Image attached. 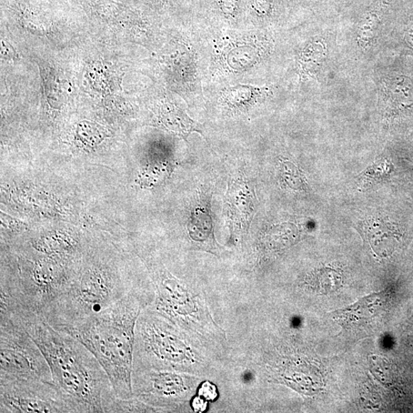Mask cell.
Wrapping results in <instances>:
<instances>
[{
    "label": "cell",
    "instance_id": "1",
    "mask_svg": "<svg viewBox=\"0 0 413 413\" xmlns=\"http://www.w3.org/2000/svg\"><path fill=\"white\" fill-rule=\"evenodd\" d=\"M16 318L42 350L53 381L74 402L78 412H112L119 398L106 371L78 339L50 326L31 311Z\"/></svg>",
    "mask_w": 413,
    "mask_h": 413
},
{
    "label": "cell",
    "instance_id": "2",
    "mask_svg": "<svg viewBox=\"0 0 413 413\" xmlns=\"http://www.w3.org/2000/svg\"><path fill=\"white\" fill-rule=\"evenodd\" d=\"M137 288L112 306L66 333L88 348L107 372L120 399L133 398L132 374L136 326L151 294Z\"/></svg>",
    "mask_w": 413,
    "mask_h": 413
},
{
    "label": "cell",
    "instance_id": "3",
    "mask_svg": "<svg viewBox=\"0 0 413 413\" xmlns=\"http://www.w3.org/2000/svg\"><path fill=\"white\" fill-rule=\"evenodd\" d=\"M134 285L116 260L92 259L76 274L63 294L41 316L54 328L68 332L112 306L133 290Z\"/></svg>",
    "mask_w": 413,
    "mask_h": 413
},
{
    "label": "cell",
    "instance_id": "4",
    "mask_svg": "<svg viewBox=\"0 0 413 413\" xmlns=\"http://www.w3.org/2000/svg\"><path fill=\"white\" fill-rule=\"evenodd\" d=\"M0 412L74 413V402L53 381L0 374Z\"/></svg>",
    "mask_w": 413,
    "mask_h": 413
},
{
    "label": "cell",
    "instance_id": "5",
    "mask_svg": "<svg viewBox=\"0 0 413 413\" xmlns=\"http://www.w3.org/2000/svg\"><path fill=\"white\" fill-rule=\"evenodd\" d=\"M0 374L53 381L43 352L21 322L0 318Z\"/></svg>",
    "mask_w": 413,
    "mask_h": 413
},
{
    "label": "cell",
    "instance_id": "6",
    "mask_svg": "<svg viewBox=\"0 0 413 413\" xmlns=\"http://www.w3.org/2000/svg\"><path fill=\"white\" fill-rule=\"evenodd\" d=\"M257 203L254 188L248 180L239 177L230 181L224 213L231 239L237 241L247 233L256 213Z\"/></svg>",
    "mask_w": 413,
    "mask_h": 413
},
{
    "label": "cell",
    "instance_id": "7",
    "mask_svg": "<svg viewBox=\"0 0 413 413\" xmlns=\"http://www.w3.org/2000/svg\"><path fill=\"white\" fill-rule=\"evenodd\" d=\"M187 229L191 240L200 248L210 250L217 248L210 198L204 191L198 193L191 206Z\"/></svg>",
    "mask_w": 413,
    "mask_h": 413
},
{
    "label": "cell",
    "instance_id": "8",
    "mask_svg": "<svg viewBox=\"0 0 413 413\" xmlns=\"http://www.w3.org/2000/svg\"><path fill=\"white\" fill-rule=\"evenodd\" d=\"M161 118L168 129L185 138L193 132L203 134L200 126L177 107H169Z\"/></svg>",
    "mask_w": 413,
    "mask_h": 413
},
{
    "label": "cell",
    "instance_id": "9",
    "mask_svg": "<svg viewBox=\"0 0 413 413\" xmlns=\"http://www.w3.org/2000/svg\"><path fill=\"white\" fill-rule=\"evenodd\" d=\"M278 174L281 186L294 190H301L306 187L305 179L298 168L289 161H281Z\"/></svg>",
    "mask_w": 413,
    "mask_h": 413
},
{
    "label": "cell",
    "instance_id": "10",
    "mask_svg": "<svg viewBox=\"0 0 413 413\" xmlns=\"http://www.w3.org/2000/svg\"><path fill=\"white\" fill-rule=\"evenodd\" d=\"M78 135L89 144H99L104 137L107 136L106 133L102 132V129L95 125L83 122L79 125L77 129Z\"/></svg>",
    "mask_w": 413,
    "mask_h": 413
},
{
    "label": "cell",
    "instance_id": "11",
    "mask_svg": "<svg viewBox=\"0 0 413 413\" xmlns=\"http://www.w3.org/2000/svg\"><path fill=\"white\" fill-rule=\"evenodd\" d=\"M198 396L203 397L207 401H215L218 397L217 387L210 382L205 381L199 387Z\"/></svg>",
    "mask_w": 413,
    "mask_h": 413
},
{
    "label": "cell",
    "instance_id": "12",
    "mask_svg": "<svg viewBox=\"0 0 413 413\" xmlns=\"http://www.w3.org/2000/svg\"><path fill=\"white\" fill-rule=\"evenodd\" d=\"M208 402L203 397L198 396L191 402V407L196 412H204L208 409Z\"/></svg>",
    "mask_w": 413,
    "mask_h": 413
}]
</instances>
